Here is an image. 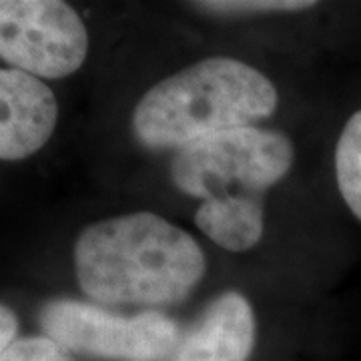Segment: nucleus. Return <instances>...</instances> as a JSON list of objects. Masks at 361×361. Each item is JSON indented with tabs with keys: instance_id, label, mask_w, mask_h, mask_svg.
Instances as JSON below:
<instances>
[{
	"instance_id": "0eeeda50",
	"label": "nucleus",
	"mask_w": 361,
	"mask_h": 361,
	"mask_svg": "<svg viewBox=\"0 0 361 361\" xmlns=\"http://www.w3.org/2000/svg\"><path fill=\"white\" fill-rule=\"evenodd\" d=\"M255 313L245 295L227 291L183 334L169 361H247L255 348Z\"/></svg>"
},
{
	"instance_id": "20e7f679",
	"label": "nucleus",
	"mask_w": 361,
	"mask_h": 361,
	"mask_svg": "<svg viewBox=\"0 0 361 361\" xmlns=\"http://www.w3.org/2000/svg\"><path fill=\"white\" fill-rule=\"evenodd\" d=\"M39 322L66 351L106 361H169L180 339L177 323L161 311L118 315L77 299H52Z\"/></svg>"
},
{
	"instance_id": "9d476101",
	"label": "nucleus",
	"mask_w": 361,
	"mask_h": 361,
	"mask_svg": "<svg viewBox=\"0 0 361 361\" xmlns=\"http://www.w3.org/2000/svg\"><path fill=\"white\" fill-rule=\"evenodd\" d=\"M195 8L211 14L239 16V14H269V13H299L313 8L311 0H207L195 2Z\"/></svg>"
},
{
	"instance_id": "423d86ee",
	"label": "nucleus",
	"mask_w": 361,
	"mask_h": 361,
	"mask_svg": "<svg viewBox=\"0 0 361 361\" xmlns=\"http://www.w3.org/2000/svg\"><path fill=\"white\" fill-rule=\"evenodd\" d=\"M56 97L40 78L0 68V159L20 161L42 149L56 127Z\"/></svg>"
},
{
	"instance_id": "7ed1b4c3",
	"label": "nucleus",
	"mask_w": 361,
	"mask_h": 361,
	"mask_svg": "<svg viewBox=\"0 0 361 361\" xmlns=\"http://www.w3.org/2000/svg\"><path fill=\"white\" fill-rule=\"evenodd\" d=\"M293 145L277 130L241 127L175 151L171 179L180 193L203 199H263L293 165Z\"/></svg>"
},
{
	"instance_id": "9b49d317",
	"label": "nucleus",
	"mask_w": 361,
	"mask_h": 361,
	"mask_svg": "<svg viewBox=\"0 0 361 361\" xmlns=\"http://www.w3.org/2000/svg\"><path fill=\"white\" fill-rule=\"evenodd\" d=\"M0 361H77L71 351L52 341L51 337H23L16 339L2 353Z\"/></svg>"
},
{
	"instance_id": "f8f14e48",
	"label": "nucleus",
	"mask_w": 361,
	"mask_h": 361,
	"mask_svg": "<svg viewBox=\"0 0 361 361\" xmlns=\"http://www.w3.org/2000/svg\"><path fill=\"white\" fill-rule=\"evenodd\" d=\"M16 334H18L16 315L8 307L0 305V357L16 341Z\"/></svg>"
},
{
	"instance_id": "f03ea898",
	"label": "nucleus",
	"mask_w": 361,
	"mask_h": 361,
	"mask_svg": "<svg viewBox=\"0 0 361 361\" xmlns=\"http://www.w3.org/2000/svg\"><path fill=\"white\" fill-rule=\"evenodd\" d=\"M279 94L261 71L211 56L163 78L135 106L133 130L147 149H180L225 130L255 127L277 111Z\"/></svg>"
},
{
	"instance_id": "1a4fd4ad",
	"label": "nucleus",
	"mask_w": 361,
	"mask_h": 361,
	"mask_svg": "<svg viewBox=\"0 0 361 361\" xmlns=\"http://www.w3.org/2000/svg\"><path fill=\"white\" fill-rule=\"evenodd\" d=\"M336 179L345 205L361 221V111L349 118L337 139Z\"/></svg>"
},
{
	"instance_id": "6e6552de",
	"label": "nucleus",
	"mask_w": 361,
	"mask_h": 361,
	"mask_svg": "<svg viewBox=\"0 0 361 361\" xmlns=\"http://www.w3.org/2000/svg\"><path fill=\"white\" fill-rule=\"evenodd\" d=\"M195 223L207 237L227 251H247L263 237V199L203 201Z\"/></svg>"
},
{
	"instance_id": "f257e3e1",
	"label": "nucleus",
	"mask_w": 361,
	"mask_h": 361,
	"mask_svg": "<svg viewBox=\"0 0 361 361\" xmlns=\"http://www.w3.org/2000/svg\"><path fill=\"white\" fill-rule=\"evenodd\" d=\"M75 269L97 303L157 311L191 295L207 259L185 229L141 211L89 225L75 245Z\"/></svg>"
},
{
	"instance_id": "39448f33",
	"label": "nucleus",
	"mask_w": 361,
	"mask_h": 361,
	"mask_svg": "<svg viewBox=\"0 0 361 361\" xmlns=\"http://www.w3.org/2000/svg\"><path fill=\"white\" fill-rule=\"evenodd\" d=\"M89 35L77 11L61 0H0V59L32 77L77 73Z\"/></svg>"
}]
</instances>
